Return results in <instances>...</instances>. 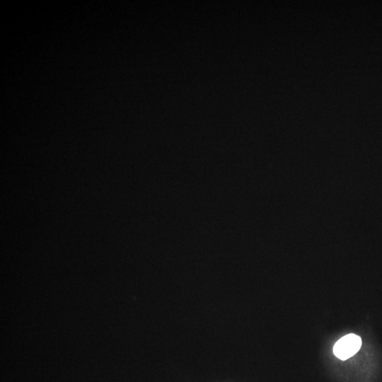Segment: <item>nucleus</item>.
<instances>
[{"instance_id": "nucleus-1", "label": "nucleus", "mask_w": 382, "mask_h": 382, "mask_svg": "<svg viewBox=\"0 0 382 382\" xmlns=\"http://www.w3.org/2000/svg\"><path fill=\"white\" fill-rule=\"evenodd\" d=\"M362 346V339L357 335L350 334L338 340L334 347V353L341 360L354 356Z\"/></svg>"}]
</instances>
